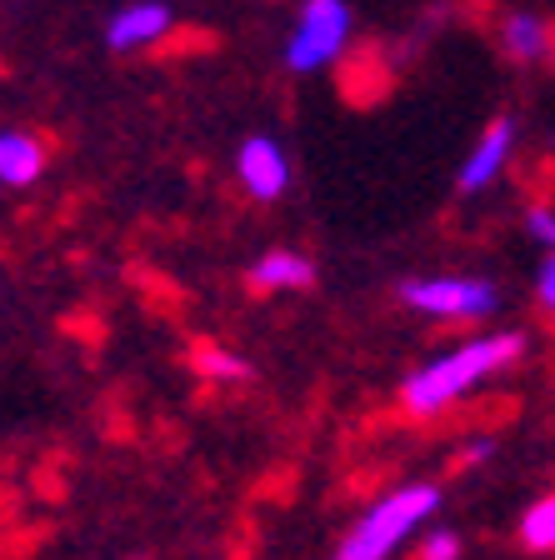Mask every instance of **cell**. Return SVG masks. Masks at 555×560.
<instances>
[{
  "mask_svg": "<svg viewBox=\"0 0 555 560\" xmlns=\"http://www.w3.org/2000/svg\"><path fill=\"white\" fill-rule=\"evenodd\" d=\"M521 350H525V340L510 336V330H490V336L465 340V346L446 350V355H436V361H426L420 371L405 375L401 410L416 420L440 416V410L455 406L465 390H475V385H486L490 375L510 371V365L521 361Z\"/></svg>",
  "mask_w": 555,
  "mask_h": 560,
  "instance_id": "6da1fadb",
  "label": "cell"
},
{
  "mask_svg": "<svg viewBox=\"0 0 555 560\" xmlns=\"http://www.w3.org/2000/svg\"><path fill=\"white\" fill-rule=\"evenodd\" d=\"M436 511H440V490L436 486H426V480H416V486H395L391 495H381V501L350 525V536L340 540L336 560H385V556H395V546H405V540L416 536Z\"/></svg>",
  "mask_w": 555,
  "mask_h": 560,
  "instance_id": "7a4b0ae2",
  "label": "cell"
},
{
  "mask_svg": "<svg viewBox=\"0 0 555 560\" xmlns=\"http://www.w3.org/2000/svg\"><path fill=\"white\" fill-rule=\"evenodd\" d=\"M401 301L416 315H436V320H486L496 315L500 295L481 276H411L401 285Z\"/></svg>",
  "mask_w": 555,
  "mask_h": 560,
  "instance_id": "3957f363",
  "label": "cell"
},
{
  "mask_svg": "<svg viewBox=\"0 0 555 560\" xmlns=\"http://www.w3.org/2000/svg\"><path fill=\"white\" fill-rule=\"evenodd\" d=\"M350 40V5L346 0H305L301 15H296V31L286 40V66L311 75L325 70L331 60H340Z\"/></svg>",
  "mask_w": 555,
  "mask_h": 560,
  "instance_id": "277c9868",
  "label": "cell"
},
{
  "mask_svg": "<svg viewBox=\"0 0 555 560\" xmlns=\"http://www.w3.org/2000/svg\"><path fill=\"white\" fill-rule=\"evenodd\" d=\"M235 175H241L245 196L280 200L290 186V161L270 136H251V140H241V151H235Z\"/></svg>",
  "mask_w": 555,
  "mask_h": 560,
  "instance_id": "5b68a950",
  "label": "cell"
},
{
  "mask_svg": "<svg viewBox=\"0 0 555 560\" xmlns=\"http://www.w3.org/2000/svg\"><path fill=\"white\" fill-rule=\"evenodd\" d=\"M510 151H516V120L510 116H496L486 126V136L471 145V155H465V165H461V196H475V190H486L490 180H496L500 171L510 165Z\"/></svg>",
  "mask_w": 555,
  "mask_h": 560,
  "instance_id": "8992f818",
  "label": "cell"
},
{
  "mask_svg": "<svg viewBox=\"0 0 555 560\" xmlns=\"http://www.w3.org/2000/svg\"><path fill=\"white\" fill-rule=\"evenodd\" d=\"M171 5L165 0H130L111 15L105 25V46L111 50H140V46H155L165 31H171Z\"/></svg>",
  "mask_w": 555,
  "mask_h": 560,
  "instance_id": "52a82bcc",
  "label": "cell"
},
{
  "mask_svg": "<svg viewBox=\"0 0 555 560\" xmlns=\"http://www.w3.org/2000/svg\"><path fill=\"white\" fill-rule=\"evenodd\" d=\"M46 171V145L25 130H0V186H35Z\"/></svg>",
  "mask_w": 555,
  "mask_h": 560,
  "instance_id": "ba28073f",
  "label": "cell"
},
{
  "mask_svg": "<svg viewBox=\"0 0 555 560\" xmlns=\"http://www.w3.org/2000/svg\"><path fill=\"white\" fill-rule=\"evenodd\" d=\"M315 280V266L296 250H270L251 266V285L255 291H305Z\"/></svg>",
  "mask_w": 555,
  "mask_h": 560,
  "instance_id": "9c48e42d",
  "label": "cell"
},
{
  "mask_svg": "<svg viewBox=\"0 0 555 560\" xmlns=\"http://www.w3.org/2000/svg\"><path fill=\"white\" fill-rule=\"evenodd\" d=\"M500 40H506V50L516 60H541V56H551L555 50L551 25H545L541 15H531V11L506 15V21H500Z\"/></svg>",
  "mask_w": 555,
  "mask_h": 560,
  "instance_id": "30bf717a",
  "label": "cell"
},
{
  "mask_svg": "<svg viewBox=\"0 0 555 560\" xmlns=\"http://www.w3.org/2000/svg\"><path fill=\"white\" fill-rule=\"evenodd\" d=\"M521 546L525 550H555V495H541L531 511L521 515Z\"/></svg>",
  "mask_w": 555,
  "mask_h": 560,
  "instance_id": "8fae6325",
  "label": "cell"
},
{
  "mask_svg": "<svg viewBox=\"0 0 555 560\" xmlns=\"http://www.w3.org/2000/svg\"><path fill=\"white\" fill-rule=\"evenodd\" d=\"M420 560H461V536L455 530H426L420 536Z\"/></svg>",
  "mask_w": 555,
  "mask_h": 560,
  "instance_id": "7c38bea8",
  "label": "cell"
},
{
  "mask_svg": "<svg viewBox=\"0 0 555 560\" xmlns=\"http://www.w3.org/2000/svg\"><path fill=\"white\" fill-rule=\"evenodd\" d=\"M200 371L231 381V375H245V361L241 355H231V350H200Z\"/></svg>",
  "mask_w": 555,
  "mask_h": 560,
  "instance_id": "4fadbf2b",
  "label": "cell"
},
{
  "mask_svg": "<svg viewBox=\"0 0 555 560\" xmlns=\"http://www.w3.org/2000/svg\"><path fill=\"white\" fill-rule=\"evenodd\" d=\"M525 235H531V241H541L545 250H555V210L551 206H535L531 215H525Z\"/></svg>",
  "mask_w": 555,
  "mask_h": 560,
  "instance_id": "5bb4252c",
  "label": "cell"
},
{
  "mask_svg": "<svg viewBox=\"0 0 555 560\" xmlns=\"http://www.w3.org/2000/svg\"><path fill=\"white\" fill-rule=\"evenodd\" d=\"M535 301H541V311H545V315H555V250L545 256L541 276H535Z\"/></svg>",
  "mask_w": 555,
  "mask_h": 560,
  "instance_id": "9a60e30c",
  "label": "cell"
},
{
  "mask_svg": "<svg viewBox=\"0 0 555 560\" xmlns=\"http://www.w3.org/2000/svg\"><path fill=\"white\" fill-rule=\"evenodd\" d=\"M490 455V441H471V460H486Z\"/></svg>",
  "mask_w": 555,
  "mask_h": 560,
  "instance_id": "2e32d148",
  "label": "cell"
},
{
  "mask_svg": "<svg viewBox=\"0 0 555 560\" xmlns=\"http://www.w3.org/2000/svg\"><path fill=\"white\" fill-rule=\"evenodd\" d=\"M551 56H555V50H551Z\"/></svg>",
  "mask_w": 555,
  "mask_h": 560,
  "instance_id": "e0dca14e",
  "label": "cell"
}]
</instances>
